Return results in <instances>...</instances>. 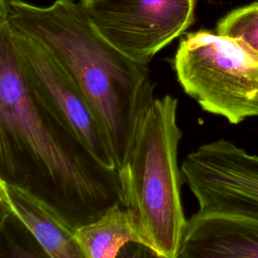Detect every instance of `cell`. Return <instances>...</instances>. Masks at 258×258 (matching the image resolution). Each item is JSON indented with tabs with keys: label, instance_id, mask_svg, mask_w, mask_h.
<instances>
[{
	"label": "cell",
	"instance_id": "obj_1",
	"mask_svg": "<svg viewBox=\"0 0 258 258\" xmlns=\"http://www.w3.org/2000/svg\"><path fill=\"white\" fill-rule=\"evenodd\" d=\"M0 179L53 208L75 229L122 204L117 169L102 163L22 79L0 12Z\"/></svg>",
	"mask_w": 258,
	"mask_h": 258
},
{
	"label": "cell",
	"instance_id": "obj_2",
	"mask_svg": "<svg viewBox=\"0 0 258 258\" xmlns=\"http://www.w3.org/2000/svg\"><path fill=\"white\" fill-rule=\"evenodd\" d=\"M8 20L48 49L78 85L109 137L119 170L154 100L148 67L105 39L76 0L46 7L12 0Z\"/></svg>",
	"mask_w": 258,
	"mask_h": 258
},
{
	"label": "cell",
	"instance_id": "obj_3",
	"mask_svg": "<svg viewBox=\"0 0 258 258\" xmlns=\"http://www.w3.org/2000/svg\"><path fill=\"white\" fill-rule=\"evenodd\" d=\"M177 106L169 94L154 98L118 170L122 205L131 215L141 246L161 258H177L186 224L180 199L183 175L177 163L181 138Z\"/></svg>",
	"mask_w": 258,
	"mask_h": 258
},
{
	"label": "cell",
	"instance_id": "obj_4",
	"mask_svg": "<svg viewBox=\"0 0 258 258\" xmlns=\"http://www.w3.org/2000/svg\"><path fill=\"white\" fill-rule=\"evenodd\" d=\"M173 69L201 108L231 124L258 116V60L236 40L198 30L179 41Z\"/></svg>",
	"mask_w": 258,
	"mask_h": 258
},
{
	"label": "cell",
	"instance_id": "obj_5",
	"mask_svg": "<svg viewBox=\"0 0 258 258\" xmlns=\"http://www.w3.org/2000/svg\"><path fill=\"white\" fill-rule=\"evenodd\" d=\"M112 45L148 66L195 22L197 0H78Z\"/></svg>",
	"mask_w": 258,
	"mask_h": 258
},
{
	"label": "cell",
	"instance_id": "obj_6",
	"mask_svg": "<svg viewBox=\"0 0 258 258\" xmlns=\"http://www.w3.org/2000/svg\"><path fill=\"white\" fill-rule=\"evenodd\" d=\"M10 26L17 66L27 87L102 163L116 169L109 137L78 85L40 42Z\"/></svg>",
	"mask_w": 258,
	"mask_h": 258
},
{
	"label": "cell",
	"instance_id": "obj_7",
	"mask_svg": "<svg viewBox=\"0 0 258 258\" xmlns=\"http://www.w3.org/2000/svg\"><path fill=\"white\" fill-rule=\"evenodd\" d=\"M180 169L199 211L258 218V155L222 138L190 152Z\"/></svg>",
	"mask_w": 258,
	"mask_h": 258
},
{
	"label": "cell",
	"instance_id": "obj_8",
	"mask_svg": "<svg viewBox=\"0 0 258 258\" xmlns=\"http://www.w3.org/2000/svg\"><path fill=\"white\" fill-rule=\"evenodd\" d=\"M177 258H258V218L198 211L186 220Z\"/></svg>",
	"mask_w": 258,
	"mask_h": 258
},
{
	"label": "cell",
	"instance_id": "obj_9",
	"mask_svg": "<svg viewBox=\"0 0 258 258\" xmlns=\"http://www.w3.org/2000/svg\"><path fill=\"white\" fill-rule=\"evenodd\" d=\"M0 204L28 229L47 257L84 258L76 241V229L38 197L0 179Z\"/></svg>",
	"mask_w": 258,
	"mask_h": 258
},
{
	"label": "cell",
	"instance_id": "obj_10",
	"mask_svg": "<svg viewBox=\"0 0 258 258\" xmlns=\"http://www.w3.org/2000/svg\"><path fill=\"white\" fill-rule=\"evenodd\" d=\"M75 237L84 258H115L126 244L141 246L131 215L122 204L112 206L96 220L77 228Z\"/></svg>",
	"mask_w": 258,
	"mask_h": 258
},
{
	"label": "cell",
	"instance_id": "obj_11",
	"mask_svg": "<svg viewBox=\"0 0 258 258\" xmlns=\"http://www.w3.org/2000/svg\"><path fill=\"white\" fill-rule=\"evenodd\" d=\"M217 32L236 40L258 60V2L229 12L219 21Z\"/></svg>",
	"mask_w": 258,
	"mask_h": 258
},
{
	"label": "cell",
	"instance_id": "obj_12",
	"mask_svg": "<svg viewBox=\"0 0 258 258\" xmlns=\"http://www.w3.org/2000/svg\"><path fill=\"white\" fill-rule=\"evenodd\" d=\"M0 206L1 240H6L8 250H10L8 256H17L16 251L19 252V256H27V253H25L27 251L29 256L47 257L36 239L20 220L4 205L0 204Z\"/></svg>",
	"mask_w": 258,
	"mask_h": 258
}]
</instances>
